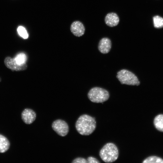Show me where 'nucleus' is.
Wrapping results in <instances>:
<instances>
[{"label": "nucleus", "mask_w": 163, "mask_h": 163, "mask_svg": "<svg viewBox=\"0 0 163 163\" xmlns=\"http://www.w3.org/2000/svg\"><path fill=\"white\" fill-rule=\"evenodd\" d=\"M70 29L72 33L77 37H80L83 35L85 30L83 24L78 21H74L72 23Z\"/></svg>", "instance_id": "obj_7"}, {"label": "nucleus", "mask_w": 163, "mask_h": 163, "mask_svg": "<svg viewBox=\"0 0 163 163\" xmlns=\"http://www.w3.org/2000/svg\"><path fill=\"white\" fill-rule=\"evenodd\" d=\"M10 145V142L7 139L0 134V152H6L9 149Z\"/></svg>", "instance_id": "obj_11"}, {"label": "nucleus", "mask_w": 163, "mask_h": 163, "mask_svg": "<svg viewBox=\"0 0 163 163\" xmlns=\"http://www.w3.org/2000/svg\"><path fill=\"white\" fill-rule=\"evenodd\" d=\"M111 47V43L110 40L107 37L101 39L100 41L98 49L102 53L106 54L108 53Z\"/></svg>", "instance_id": "obj_9"}, {"label": "nucleus", "mask_w": 163, "mask_h": 163, "mask_svg": "<svg viewBox=\"0 0 163 163\" xmlns=\"http://www.w3.org/2000/svg\"><path fill=\"white\" fill-rule=\"evenodd\" d=\"M116 77L122 84L138 86L140 84L135 75L126 69H123L118 71Z\"/></svg>", "instance_id": "obj_4"}, {"label": "nucleus", "mask_w": 163, "mask_h": 163, "mask_svg": "<svg viewBox=\"0 0 163 163\" xmlns=\"http://www.w3.org/2000/svg\"><path fill=\"white\" fill-rule=\"evenodd\" d=\"M143 163H163V160L156 156H149L145 159Z\"/></svg>", "instance_id": "obj_14"}, {"label": "nucleus", "mask_w": 163, "mask_h": 163, "mask_svg": "<svg viewBox=\"0 0 163 163\" xmlns=\"http://www.w3.org/2000/svg\"><path fill=\"white\" fill-rule=\"evenodd\" d=\"M4 62L6 66L13 71H21L26 70L27 68L26 63L19 65L15 61L14 58L10 57H6L4 59Z\"/></svg>", "instance_id": "obj_6"}, {"label": "nucleus", "mask_w": 163, "mask_h": 163, "mask_svg": "<svg viewBox=\"0 0 163 163\" xmlns=\"http://www.w3.org/2000/svg\"><path fill=\"white\" fill-rule=\"evenodd\" d=\"M154 27L156 28L163 27V18L158 15L154 16L153 18Z\"/></svg>", "instance_id": "obj_15"}, {"label": "nucleus", "mask_w": 163, "mask_h": 163, "mask_svg": "<svg viewBox=\"0 0 163 163\" xmlns=\"http://www.w3.org/2000/svg\"><path fill=\"white\" fill-rule=\"evenodd\" d=\"M87 163H99L100 162L96 158L93 157H88L87 159Z\"/></svg>", "instance_id": "obj_18"}, {"label": "nucleus", "mask_w": 163, "mask_h": 163, "mask_svg": "<svg viewBox=\"0 0 163 163\" xmlns=\"http://www.w3.org/2000/svg\"><path fill=\"white\" fill-rule=\"evenodd\" d=\"M18 33L24 39H27L28 37V34L25 28L22 26L19 27L17 29Z\"/></svg>", "instance_id": "obj_16"}, {"label": "nucleus", "mask_w": 163, "mask_h": 163, "mask_svg": "<svg viewBox=\"0 0 163 163\" xmlns=\"http://www.w3.org/2000/svg\"><path fill=\"white\" fill-rule=\"evenodd\" d=\"M21 117L25 123L30 124L35 120L36 114L33 110L27 108L22 112Z\"/></svg>", "instance_id": "obj_8"}, {"label": "nucleus", "mask_w": 163, "mask_h": 163, "mask_svg": "<svg viewBox=\"0 0 163 163\" xmlns=\"http://www.w3.org/2000/svg\"><path fill=\"white\" fill-rule=\"evenodd\" d=\"M154 123L155 127L158 130L163 132V114L157 116L154 119Z\"/></svg>", "instance_id": "obj_12"}, {"label": "nucleus", "mask_w": 163, "mask_h": 163, "mask_svg": "<svg viewBox=\"0 0 163 163\" xmlns=\"http://www.w3.org/2000/svg\"><path fill=\"white\" fill-rule=\"evenodd\" d=\"M16 62L18 64L22 65L26 63L27 57L24 53H20L14 58Z\"/></svg>", "instance_id": "obj_13"}, {"label": "nucleus", "mask_w": 163, "mask_h": 163, "mask_svg": "<svg viewBox=\"0 0 163 163\" xmlns=\"http://www.w3.org/2000/svg\"><path fill=\"white\" fill-rule=\"evenodd\" d=\"M72 163H86L87 160L85 158L78 157L75 159L72 162Z\"/></svg>", "instance_id": "obj_17"}, {"label": "nucleus", "mask_w": 163, "mask_h": 163, "mask_svg": "<svg viewBox=\"0 0 163 163\" xmlns=\"http://www.w3.org/2000/svg\"><path fill=\"white\" fill-rule=\"evenodd\" d=\"M99 155L104 162L111 163L114 162L117 159L119 155L118 148L114 143H108L105 144L101 149Z\"/></svg>", "instance_id": "obj_2"}, {"label": "nucleus", "mask_w": 163, "mask_h": 163, "mask_svg": "<svg viewBox=\"0 0 163 163\" xmlns=\"http://www.w3.org/2000/svg\"><path fill=\"white\" fill-rule=\"evenodd\" d=\"M75 126L79 134L88 136L91 134L95 130L96 123L94 117L87 114H83L78 118Z\"/></svg>", "instance_id": "obj_1"}, {"label": "nucleus", "mask_w": 163, "mask_h": 163, "mask_svg": "<svg viewBox=\"0 0 163 163\" xmlns=\"http://www.w3.org/2000/svg\"><path fill=\"white\" fill-rule=\"evenodd\" d=\"M105 22L108 26L113 27L118 24L119 22V17L116 13L113 12L110 13L106 16Z\"/></svg>", "instance_id": "obj_10"}, {"label": "nucleus", "mask_w": 163, "mask_h": 163, "mask_svg": "<svg viewBox=\"0 0 163 163\" xmlns=\"http://www.w3.org/2000/svg\"><path fill=\"white\" fill-rule=\"evenodd\" d=\"M88 96L92 102L102 103L108 99L110 95L106 90L99 87H94L90 90Z\"/></svg>", "instance_id": "obj_3"}, {"label": "nucleus", "mask_w": 163, "mask_h": 163, "mask_svg": "<svg viewBox=\"0 0 163 163\" xmlns=\"http://www.w3.org/2000/svg\"><path fill=\"white\" fill-rule=\"evenodd\" d=\"M52 126L53 130L62 136H66L69 131L67 123L62 120L58 119L55 120L52 123Z\"/></svg>", "instance_id": "obj_5"}]
</instances>
